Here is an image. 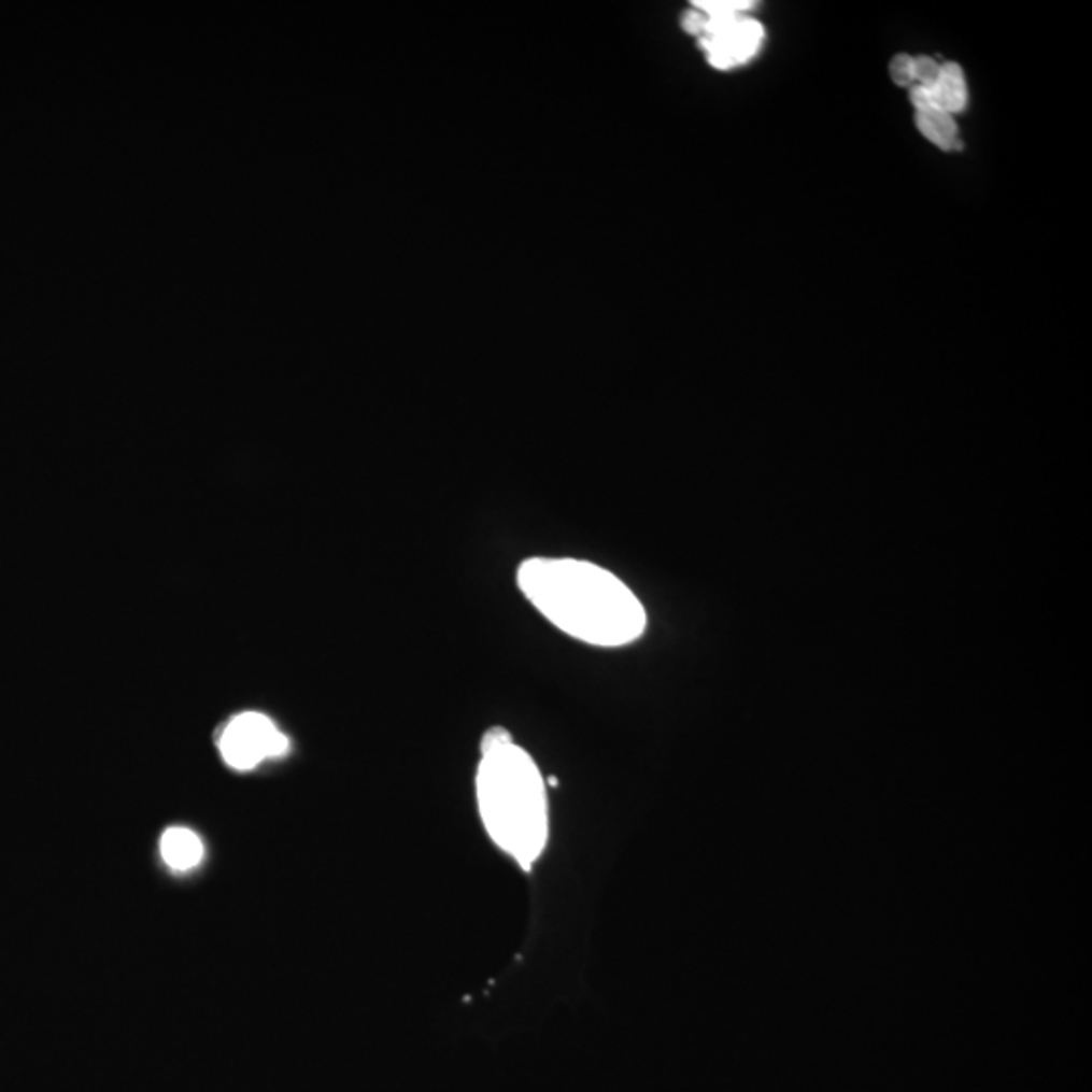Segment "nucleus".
Segmentation results:
<instances>
[{"mask_svg":"<svg viewBox=\"0 0 1092 1092\" xmlns=\"http://www.w3.org/2000/svg\"><path fill=\"white\" fill-rule=\"evenodd\" d=\"M218 751L229 767L250 771L264 758L286 755L289 739L259 712H243L227 724L218 737Z\"/></svg>","mask_w":1092,"mask_h":1092,"instance_id":"nucleus-3","label":"nucleus"},{"mask_svg":"<svg viewBox=\"0 0 1092 1092\" xmlns=\"http://www.w3.org/2000/svg\"><path fill=\"white\" fill-rule=\"evenodd\" d=\"M682 27H684V31H686V33L694 34V37H700L703 31H705L706 17L703 13H700V11L690 9V11H686L684 18H682Z\"/></svg>","mask_w":1092,"mask_h":1092,"instance_id":"nucleus-11","label":"nucleus"},{"mask_svg":"<svg viewBox=\"0 0 1092 1092\" xmlns=\"http://www.w3.org/2000/svg\"><path fill=\"white\" fill-rule=\"evenodd\" d=\"M519 587L567 636L601 648L632 643L646 632V609L613 572L579 558H526Z\"/></svg>","mask_w":1092,"mask_h":1092,"instance_id":"nucleus-1","label":"nucleus"},{"mask_svg":"<svg viewBox=\"0 0 1092 1092\" xmlns=\"http://www.w3.org/2000/svg\"><path fill=\"white\" fill-rule=\"evenodd\" d=\"M939 73H941V63L935 61L933 57H914V85H921V87H933L939 80Z\"/></svg>","mask_w":1092,"mask_h":1092,"instance_id":"nucleus-10","label":"nucleus"},{"mask_svg":"<svg viewBox=\"0 0 1092 1092\" xmlns=\"http://www.w3.org/2000/svg\"><path fill=\"white\" fill-rule=\"evenodd\" d=\"M919 132L926 138L931 144L945 152L961 151V138H959L958 122L955 116L942 112V110H923L914 116Z\"/></svg>","mask_w":1092,"mask_h":1092,"instance_id":"nucleus-7","label":"nucleus"},{"mask_svg":"<svg viewBox=\"0 0 1092 1092\" xmlns=\"http://www.w3.org/2000/svg\"><path fill=\"white\" fill-rule=\"evenodd\" d=\"M892 82L900 87H912L914 85V57L898 53L891 61Z\"/></svg>","mask_w":1092,"mask_h":1092,"instance_id":"nucleus-9","label":"nucleus"},{"mask_svg":"<svg viewBox=\"0 0 1092 1092\" xmlns=\"http://www.w3.org/2000/svg\"><path fill=\"white\" fill-rule=\"evenodd\" d=\"M755 6V0H696V2H692V9L700 11L706 17L747 15Z\"/></svg>","mask_w":1092,"mask_h":1092,"instance_id":"nucleus-8","label":"nucleus"},{"mask_svg":"<svg viewBox=\"0 0 1092 1092\" xmlns=\"http://www.w3.org/2000/svg\"><path fill=\"white\" fill-rule=\"evenodd\" d=\"M931 89H933L935 108L951 114V116L963 112L965 105H967V100H969L965 73H963L961 66L951 63V61L942 63L939 80H937V84L933 85Z\"/></svg>","mask_w":1092,"mask_h":1092,"instance_id":"nucleus-6","label":"nucleus"},{"mask_svg":"<svg viewBox=\"0 0 1092 1092\" xmlns=\"http://www.w3.org/2000/svg\"><path fill=\"white\" fill-rule=\"evenodd\" d=\"M480 751L476 793L487 836L530 870L549 840L544 779L535 758L502 726L487 731Z\"/></svg>","mask_w":1092,"mask_h":1092,"instance_id":"nucleus-2","label":"nucleus"},{"mask_svg":"<svg viewBox=\"0 0 1092 1092\" xmlns=\"http://www.w3.org/2000/svg\"><path fill=\"white\" fill-rule=\"evenodd\" d=\"M162 856L174 870H190L202 860V841L186 827H170L160 841Z\"/></svg>","mask_w":1092,"mask_h":1092,"instance_id":"nucleus-5","label":"nucleus"},{"mask_svg":"<svg viewBox=\"0 0 1092 1092\" xmlns=\"http://www.w3.org/2000/svg\"><path fill=\"white\" fill-rule=\"evenodd\" d=\"M698 39L708 63L714 69L728 71L744 66L755 57L763 47L765 29L758 20L747 15H717L706 17L705 31Z\"/></svg>","mask_w":1092,"mask_h":1092,"instance_id":"nucleus-4","label":"nucleus"}]
</instances>
